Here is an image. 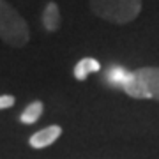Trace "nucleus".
<instances>
[{
    "mask_svg": "<svg viewBox=\"0 0 159 159\" xmlns=\"http://www.w3.org/2000/svg\"><path fill=\"white\" fill-rule=\"evenodd\" d=\"M90 11L97 18L115 25H125L142 12V0H89Z\"/></svg>",
    "mask_w": 159,
    "mask_h": 159,
    "instance_id": "nucleus-1",
    "label": "nucleus"
},
{
    "mask_svg": "<svg viewBox=\"0 0 159 159\" xmlns=\"http://www.w3.org/2000/svg\"><path fill=\"white\" fill-rule=\"evenodd\" d=\"M0 39L12 48H23L30 41L27 21L6 0H0Z\"/></svg>",
    "mask_w": 159,
    "mask_h": 159,
    "instance_id": "nucleus-2",
    "label": "nucleus"
},
{
    "mask_svg": "<svg viewBox=\"0 0 159 159\" xmlns=\"http://www.w3.org/2000/svg\"><path fill=\"white\" fill-rule=\"evenodd\" d=\"M122 90L134 99L159 101V67H140L136 71H131Z\"/></svg>",
    "mask_w": 159,
    "mask_h": 159,
    "instance_id": "nucleus-3",
    "label": "nucleus"
},
{
    "mask_svg": "<svg viewBox=\"0 0 159 159\" xmlns=\"http://www.w3.org/2000/svg\"><path fill=\"white\" fill-rule=\"evenodd\" d=\"M60 134H62V127L53 124V125H48L44 129L37 131L35 134H32L29 143L32 148H44V147H50L51 143L57 142L58 138H60Z\"/></svg>",
    "mask_w": 159,
    "mask_h": 159,
    "instance_id": "nucleus-4",
    "label": "nucleus"
},
{
    "mask_svg": "<svg viewBox=\"0 0 159 159\" xmlns=\"http://www.w3.org/2000/svg\"><path fill=\"white\" fill-rule=\"evenodd\" d=\"M43 25L48 32H57L60 27V9L55 2H48L43 11Z\"/></svg>",
    "mask_w": 159,
    "mask_h": 159,
    "instance_id": "nucleus-5",
    "label": "nucleus"
},
{
    "mask_svg": "<svg viewBox=\"0 0 159 159\" xmlns=\"http://www.w3.org/2000/svg\"><path fill=\"white\" fill-rule=\"evenodd\" d=\"M99 69H101V64L97 62L96 58L85 57V58H81V60L74 66V78L78 80V81H85L89 74L97 73Z\"/></svg>",
    "mask_w": 159,
    "mask_h": 159,
    "instance_id": "nucleus-6",
    "label": "nucleus"
},
{
    "mask_svg": "<svg viewBox=\"0 0 159 159\" xmlns=\"http://www.w3.org/2000/svg\"><path fill=\"white\" fill-rule=\"evenodd\" d=\"M43 110H44V106H43L41 101H32L27 108L23 110V113L20 115V120L23 124H35L41 119V115H43Z\"/></svg>",
    "mask_w": 159,
    "mask_h": 159,
    "instance_id": "nucleus-7",
    "label": "nucleus"
},
{
    "mask_svg": "<svg viewBox=\"0 0 159 159\" xmlns=\"http://www.w3.org/2000/svg\"><path fill=\"white\" fill-rule=\"evenodd\" d=\"M131 71H127V69L124 67H119V66H115V67H111L108 71V74H106V80L110 81V85L113 87H124V83L127 81V78H129Z\"/></svg>",
    "mask_w": 159,
    "mask_h": 159,
    "instance_id": "nucleus-8",
    "label": "nucleus"
},
{
    "mask_svg": "<svg viewBox=\"0 0 159 159\" xmlns=\"http://www.w3.org/2000/svg\"><path fill=\"white\" fill-rule=\"evenodd\" d=\"M14 96H9V94H4V96H0V110H6V108H11L14 106Z\"/></svg>",
    "mask_w": 159,
    "mask_h": 159,
    "instance_id": "nucleus-9",
    "label": "nucleus"
}]
</instances>
